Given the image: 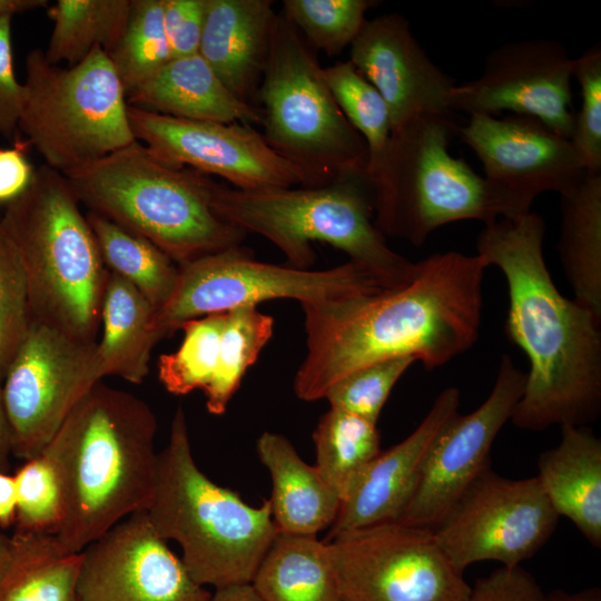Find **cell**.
<instances>
[{"mask_svg":"<svg viewBox=\"0 0 601 601\" xmlns=\"http://www.w3.org/2000/svg\"><path fill=\"white\" fill-rule=\"evenodd\" d=\"M30 322L24 268L0 218V384Z\"/></svg>","mask_w":601,"mask_h":601,"instance_id":"cell-39","label":"cell"},{"mask_svg":"<svg viewBox=\"0 0 601 601\" xmlns=\"http://www.w3.org/2000/svg\"><path fill=\"white\" fill-rule=\"evenodd\" d=\"M17 492L13 474L0 472V529L14 525Z\"/></svg>","mask_w":601,"mask_h":601,"instance_id":"cell-46","label":"cell"},{"mask_svg":"<svg viewBox=\"0 0 601 601\" xmlns=\"http://www.w3.org/2000/svg\"><path fill=\"white\" fill-rule=\"evenodd\" d=\"M544 597L534 577L516 565L479 578L465 601H544Z\"/></svg>","mask_w":601,"mask_h":601,"instance_id":"cell-43","label":"cell"},{"mask_svg":"<svg viewBox=\"0 0 601 601\" xmlns=\"http://www.w3.org/2000/svg\"><path fill=\"white\" fill-rule=\"evenodd\" d=\"M127 112L135 139L168 166L218 176L240 190L325 185L250 125L189 120L129 105Z\"/></svg>","mask_w":601,"mask_h":601,"instance_id":"cell-15","label":"cell"},{"mask_svg":"<svg viewBox=\"0 0 601 601\" xmlns=\"http://www.w3.org/2000/svg\"><path fill=\"white\" fill-rule=\"evenodd\" d=\"M581 90V108L571 141L587 173L601 174V48L595 45L572 61Z\"/></svg>","mask_w":601,"mask_h":601,"instance_id":"cell-41","label":"cell"},{"mask_svg":"<svg viewBox=\"0 0 601 601\" xmlns=\"http://www.w3.org/2000/svg\"><path fill=\"white\" fill-rule=\"evenodd\" d=\"M156 309L131 284L108 270L102 305V336L96 343L100 381L117 376L140 384L149 372L151 351L160 341L154 327Z\"/></svg>","mask_w":601,"mask_h":601,"instance_id":"cell-26","label":"cell"},{"mask_svg":"<svg viewBox=\"0 0 601 601\" xmlns=\"http://www.w3.org/2000/svg\"><path fill=\"white\" fill-rule=\"evenodd\" d=\"M225 313L210 314L185 322L179 347L164 354L158 362V377L174 395H186L211 385L221 359Z\"/></svg>","mask_w":601,"mask_h":601,"instance_id":"cell-34","label":"cell"},{"mask_svg":"<svg viewBox=\"0 0 601 601\" xmlns=\"http://www.w3.org/2000/svg\"><path fill=\"white\" fill-rule=\"evenodd\" d=\"M132 9V0H58L49 8L53 21L46 59L73 66L95 47L108 55L119 43Z\"/></svg>","mask_w":601,"mask_h":601,"instance_id":"cell-30","label":"cell"},{"mask_svg":"<svg viewBox=\"0 0 601 601\" xmlns=\"http://www.w3.org/2000/svg\"><path fill=\"white\" fill-rule=\"evenodd\" d=\"M414 362L413 357H396L358 368L334 383L324 398L329 407L377 423L393 387Z\"/></svg>","mask_w":601,"mask_h":601,"instance_id":"cell-40","label":"cell"},{"mask_svg":"<svg viewBox=\"0 0 601 601\" xmlns=\"http://www.w3.org/2000/svg\"><path fill=\"white\" fill-rule=\"evenodd\" d=\"M68 178L43 165L4 207L27 277L31 321L97 342L108 269Z\"/></svg>","mask_w":601,"mask_h":601,"instance_id":"cell-4","label":"cell"},{"mask_svg":"<svg viewBox=\"0 0 601 601\" xmlns=\"http://www.w3.org/2000/svg\"><path fill=\"white\" fill-rule=\"evenodd\" d=\"M97 342H83L31 321L1 382L11 452L26 461L47 446L97 383Z\"/></svg>","mask_w":601,"mask_h":601,"instance_id":"cell-13","label":"cell"},{"mask_svg":"<svg viewBox=\"0 0 601 601\" xmlns=\"http://www.w3.org/2000/svg\"><path fill=\"white\" fill-rule=\"evenodd\" d=\"M209 601H262L250 584H235L215 589Z\"/></svg>","mask_w":601,"mask_h":601,"instance_id":"cell-47","label":"cell"},{"mask_svg":"<svg viewBox=\"0 0 601 601\" xmlns=\"http://www.w3.org/2000/svg\"><path fill=\"white\" fill-rule=\"evenodd\" d=\"M47 0H0V18L47 7Z\"/></svg>","mask_w":601,"mask_h":601,"instance_id":"cell-50","label":"cell"},{"mask_svg":"<svg viewBox=\"0 0 601 601\" xmlns=\"http://www.w3.org/2000/svg\"><path fill=\"white\" fill-rule=\"evenodd\" d=\"M276 16L270 0H206L198 53L242 101L258 90Z\"/></svg>","mask_w":601,"mask_h":601,"instance_id":"cell-22","label":"cell"},{"mask_svg":"<svg viewBox=\"0 0 601 601\" xmlns=\"http://www.w3.org/2000/svg\"><path fill=\"white\" fill-rule=\"evenodd\" d=\"M558 252L574 300L601 322V174L560 194Z\"/></svg>","mask_w":601,"mask_h":601,"instance_id":"cell-27","label":"cell"},{"mask_svg":"<svg viewBox=\"0 0 601 601\" xmlns=\"http://www.w3.org/2000/svg\"><path fill=\"white\" fill-rule=\"evenodd\" d=\"M12 17L0 18V135L11 136L22 110L23 83L17 80L11 42Z\"/></svg>","mask_w":601,"mask_h":601,"instance_id":"cell-44","label":"cell"},{"mask_svg":"<svg viewBox=\"0 0 601 601\" xmlns=\"http://www.w3.org/2000/svg\"><path fill=\"white\" fill-rule=\"evenodd\" d=\"M544 219L532 211L485 225L477 255L503 273L508 337L530 362L511 421L520 428L595 421L601 412V322L556 288L544 260Z\"/></svg>","mask_w":601,"mask_h":601,"instance_id":"cell-2","label":"cell"},{"mask_svg":"<svg viewBox=\"0 0 601 601\" xmlns=\"http://www.w3.org/2000/svg\"><path fill=\"white\" fill-rule=\"evenodd\" d=\"M126 98L129 106L176 118L262 124L259 108L235 97L199 53L170 59Z\"/></svg>","mask_w":601,"mask_h":601,"instance_id":"cell-23","label":"cell"},{"mask_svg":"<svg viewBox=\"0 0 601 601\" xmlns=\"http://www.w3.org/2000/svg\"><path fill=\"white\" fill-rule=\"evenodd\" d=\"M23 149L22 145L0 148V206L13 201L31 183L35 170Z\"/></svg>","mask_w":601,"mask_h":601,"instance_id":"cell-45","label":"cell"},{"mask_svg":"<svg viewBox=\"0 0 601 601\" xmlns=\"http://www.w3.org/2000/svg\"><path fill=\"white\" fill-rule=\"evenodd\" d=\"M157 418L132 393L95 384L42 450L61 484L63 511L53 534L81 552L127 516L146 511L154 491Z\"/></svg>","mask_w":601,"mask_h":601,"instance_id":"cell-3","label":"cell"},{"mask_svg":"<svg viewBox=\"0 0 601 601\" xmlns=\"http://www.w3.org/2000/svg\"><path fill=\"white\" fill-rule=\"evenodd\" d=\"M206 0H162L165 32L173 58L198 53Z\"/></svg>","mask_w":601,"mask_h":601,"instance_id":"cell-42","label":"cell"},{"mask_svg":"<svg viewBox=\"0 0 601 601\" xmlns=\"http://www.w3.org/2000/svg\"><path fill=\"white\" fill-rule=\"evenodd\" d=\"M250 585L262 601H342L328 544L277 532Z\"/></svg>","mask_w":601,"mask_h":601,"instance_id":"cell-28","label":"cell"},{"mask_svg":"<svg viewBox=\"0 0 601 601\" xmlns=\"http://www.w3.org/2000/svg\"><path fill=\"white\" fill-rule=\"evenodd\" d=\"M324 73L337 105L366 145L368 176L388 148L392 135L388 108L377 89L349 60L324 68Z\"/></svg>","mask_w":601,"mask_h":601,"instance_id":"cell-35","label":"cell"},{"mask_svg":"<svg viewBox=\"0 0 601 601\" xmlns=\"http://www.w3.org/2000/svg\"><path fill=\"white\" fill-rule=\"evenodd\" d=\"M416 263L414 277L402 286L300 305L306 354L293 382L299 400H322L342 377L381 361L413 357L433 370L474 345L484 258L445 252Z\"/></svg>","mask_w":601,"mask_h":601,"instance_id":"cell-1","label":"cell"},{"mask_svg":"<svg viewBox=\"0 0 601 601\" xmlns=\"http://www.w3.org/2000/svg\"><path fill=\"white\" fill-rule=\"evenodd\" d=\"M373 0H285L283 16L306 43L328 56L341 53L355 40Z\"/></svg>","mask_w":601,"mask_h":601,"instance_id":"cell-37","label":"cell"},{"mask_svg":"<svg viewBox=\"0 0 601 601\" xmlns=\"http://www.w3.org/2000/svg\"><path fill=\"white\" fill-rule=\"evenodd\" d=\"M349 48L352 65L383 97L392 132L422 118L452 116L455 83L427 57L403 16L367 20Z\"/></svg>","mask_w":601,"mask_h":601,"instance_id":"cell-20","label":"cell"},{"mask_svg":"<svg viewBox=\"0 0 601 601\" xmlns=\"http://www.w3.org/2000/svg\"><path fill=\"white\" fill-rule=\"evenodd\" d=\"M452 116L426 117L392 132L386 154L367 178L382 234L421 246L435 229L459 220L484 225L530 211L532 201L479 175L449 150Z\"/></svg>","mask_w":601,"mask_h":601,"instance_id":"cell-7","label":"cell"},{"mask_svg":"<svg viewBox=\"0 0 601 601\" xmlns=\"http://www.w3.org/2000/svg\"><path fill=\"white\" fill-rule=\"evenodd\" d=\"M256 452L270 474L268 501L277 532L316 535L332 526L341 499L315 465L307 464L284 435L273 432L257 439Z\"/></svg>","mask_w":601,"mask_h":601,"instance_id":"cell-25","label":"cell"},{"mask_svg":"<svg viewBox=\"0 0 601 601\" xmlns=\"http://www.w3.org/2000/svg\"><path fill=\"white\" fill-rule=\"evenodd\" d=\"M315 466L341 501L367 464L381 452L376 423L329 407L313 432Z\"/></svg>","mask_w":601,"mask_h":601,"instance_id":"cell-32","label":"cell"},{"mask_svg":"<svg viewBox=\"0 0 601 601\" xmlns=\"http://www.w3.org/2000/svg\"><path fill=\"white\" fill-rule=\"evenodd\" d=\"M460 392L443 390L418 426L402 442L381 451L362 471L346 494L328 538L396 521L418 484L430 447L445 423L457 413Z\"/></svg>","mask_w":601,"mask_h":601,"instance_id":"cell-21","label":"cell"},{"mask_svg":"<svg viewBox=\"0 0 601 601\" xmlns=\"http://www.w3.org/2000/svg\"><path fill=\"white\" fill-rule=\"evenodd\" d=\"M108 56L126 96L173 59L164 27L162 0H132L126 30Z\"/></svg>","mask_w":601,"mask_h":601,"instance_id":"cell-36","label":"cell"},{"mask_svg":"<svg viewBox=\"0 0 601 601\" xmlns=\"http://www.w3.org/2000/svg\"><path fill=\"white\" fill-rule=\"evenodd\" d=\"M525 376L509 355H502L487 398L469 414H454L434 439L414 495L397 522L434 529L490 467L493 442L511 420Z\"/></svg>","mask_w":601,"mask_h":601,"instance_id":"cell-17","label":"cell"},{"mask_svg":"<svg viewBox=\"0 0 601 601\" xmlns=\"http://www.w3.org/2000/svg\"><path fill=\"white\" fill-rule=\"evenodd\" d=\"M86 217L107 269L159 309L175 288L179 266L147 238L93 211L88 210Z\"/></svg>","mask_w":601,"mask_h":601,"instance_id":"cell-31","label":"cell"},{"mask_svg":"<svg viewBox=\"0 0 601 601\" xmlns=\"http://www.w3.org/2000/svg\"><path fill=\"white\" fill-rule=\"evenodd\" d=\"M274 318L256 307L225 313L221 359L218 372L205 392L207 411L221 415L239 388L246 371L258 358L274 332Z\"/></svg>","mask_w":601,"mask_h":601,"instance_id":"cell-33","label":"cell"},{"mask_svg":"<svg viewBox=\"0 0 601 601\" xmlns=\"http://www.w3.org/2000/svg\"><path fill=\"white\" fill-rule=\"evenodd\" d=\"M17 492L14 531L55 534L63 511L62 491L51 461L40 453L13 474Z\"/></svg>","mask_w":601,"mask_h":601,"instance_id":"cell-38","label":"cell"},{"mask_svg":"<svg viewBox=\"0 0 601 601\" xmlns=\"http://www.w3.org/2000/svg\"><path fill=\"white\" fill-rule=\"evenodd\" d=\"M213 206L226 221L273 243L287 265L309 269L313 244L325 243L386 288L408 283L417 263L394 252L374 221L373 190L366 177L316 187L240 190L216 181Z\"/></svg>","mask_w":601,"mask_h":601,"instance_id":"cell-8","label":"cell"},{"mask_svg":"<svg viewBox=\"0 0 601 601\" xmlns=\"http://www.w3.org/2000/svg\"><path fill=\"white\" fill-rule=\"evenodd\" d=\"M66 177L89 211L147 238L178 266L240 246L246 235L216 213L214 179L168 166L138 141Z\"/></svg>","mask_w":601,"mask_h":601,"instance_id":"cell-6","label":"cell"},{"mask_svg":"<svg viewBox=\"0 0 601 601\" xmlns=\"http://www.w3.org/2000/svg\"><path fill=\"white\" fill-rule=\"evenodd\" d=\"M79 601H209L151 525L145 511L134 513L80 552Z\"/></svg>","mask_w":601,"mask_h":601,"instance_id":"cell-18","label":"cell"},{"mask_svg":"<svg viewBox=\"0 0 601 601\" xmlns=\"http://www.w3.org/2000/svg\"><path fill=\"white\" fill-rule=\"evenodd\" d=\"M544 601H601V590L597 587L578 592H566L558 589L545 594Z\"/></svg>","mask_w":601,"mask_h":601,"instance_id":"cell-48","label":"cell"},{"mask_svg":"<svg viewBox=\"0 0 601 601\" xmlns=\"http://www.w3.org/2000/svg\"><path fill=\"white\" fill-rule=\"evenodd\" d=\"M11 536L6 534L2 529H0V566L6 560L9 549H10Z\"/></svg>","mask_w":601,"mask_h":601,"instance_id":"cell-51","label":"cell"},{"mask_svg":"<svg viewBox=\"0 0 601 601\" xmlns=\"http://www.w3.org/2000/svg\"><path fill=\"white\" fill-rule=\"evenodd\" d=\"M268 145L322 183L366 177L368 154L325 79L324 68L297 29L276 16L257 90Z\"/></svg>","mask_w":601,"mask_h":601,"instance_id":"cell-9","label":"cell"},{"mask_svg":"<svg viewBox=\"0 0 601 601\" xmlns=\"http://www.w3.org/2000/svg\"><path fill=\"white\" fill-rule=\"evenodd\" d=\"M384 289L351 262L323 270L300 269L259 262L236 246L179 266L171 295L155 312L154 327L162 339L187 321L267 300L322 304Z\"/></svg>","mask_w":601,"mask_h":601,"instance_id":"cell-11","label":"cell"},{"mask_svg":"<svg viewBox=\"0 0 601 601\" xmlns=\"http://www.w3.org/2000/svg\"><path fill=\"white\" fill-rule=\"evenodd\" d=\"M325 542L342 601H465L470 594L431 529L392 521Z\"/></svg>","mask_w":601,"mask_h":601,"instance_id":"cell-12","label":"cell"},{"mask_svg":"<svg viewBox=\"0 0 601 601\" xmlns=\"http://www.w3.org/2000/svg\"><path fill=\"white\" fill-rule=\"evenodd\" d=\"M80 552L61 548L53 534L14 531L0 566V601H79Z\"/></svg>","mask_w":601,"mask_h":601,"instance_id":"cell-29","label":"cell"},{"mask_svg":"<svg viewBox=\"0 0 601 601\" xmlns=\"http://www.w3.org/2000/svg\"><path fill=\"white\" fill-rule=\"evenodd\" d=\"M559 444L541 453L536 475L559 516L601 546V440L588 426L562 425Z\"/></svg>","mask_w":601,"mask_h":601,"instance_id":"cell-24","label":"cell"},{"mask_svg":"<svg viewBox=\"0 0 601 601\" xmlns=\"http://www.w3.org/2000/svg\"><path fill=\"white\" fill-rule=\"evenodd\" d=\"M145 512L162 539L179 544L191 578L206 588L250 584L277 533L268 500L250 505L198 467L180 406L168 444L157 455L154 491Z\"/></svg>","mask_w":601,"mask_h":601,"instance_id":"cell-5","label":"cell"},{"mask_svg":"<svg viewBox=\"0 0 601 601\" xmlns=\"http://www.w3.org/2000/svg\"><path fill=\"white\" fill-rule=\"evenodd\" d=\"M559 515L536 476L509 479L486 469L432 529L460 571L475 562L516 566L553 534Z\"/></svg>","mask_w":601,"mask_h":601,"instance_id":"cell-14","label":"cell"},{"mask_svg":"<svg viewBox=\"0 0 601 601\" xmlns=\"http://www.w3.org/2000/svg\"><path fill=\"white\" fill-rule=\"evenodd\" d=\"M455 134L487 180L532 203L545 191H566L587 173L572 141L531 117L474 114Z\"/></svg>","mask_w":601,"mask_h":601,"instance_id":"cell-19","label":"cell"},{"mask_svg":"<svg viewBox=\"0 0 601 601\" xmlns=\"http://www.w3.org/2000/svg\"><path fill=\"white\" fill-rule=\"evenodd\" d=\"M11 452L10 433L2 404L1 384H0V472L9 471V459Z\"/></svg>","mask_w":601,"mask_h":601,"instance_id":"cell-49","label":"cell"},{"mask_svg":"<svg viewBox=\"0 0 601 601\" xmlns=\"http://www.w3.org/2000/svg\"><path fill=\"white\" fill-rule=\"evenodd\" d=\"M572 61L564 46L551 39L512 41L492 50L482 73L454 85L449 104L452 111L495 116L502 111L538 119L571 140Z\"/></svg>","mask_w":601,"mask_h":601,"instance_id":"cell-16","label":"cell"},{"mask_svg":"<svg viewBox=\"0 0 601 601\" xmlns=\"http://www.w3.org/2000/svg\"><path fill=\"white\" fill-rule=\"evenodd\" d=\"M125 89L99 46L67 68L41 49L26 57L18 128L46 160L68 176L135 141Z\"/></svg>","mask_w":601,"mask_h":601,"instance_id":"cell-10","label":"cell"}]
</instances>
